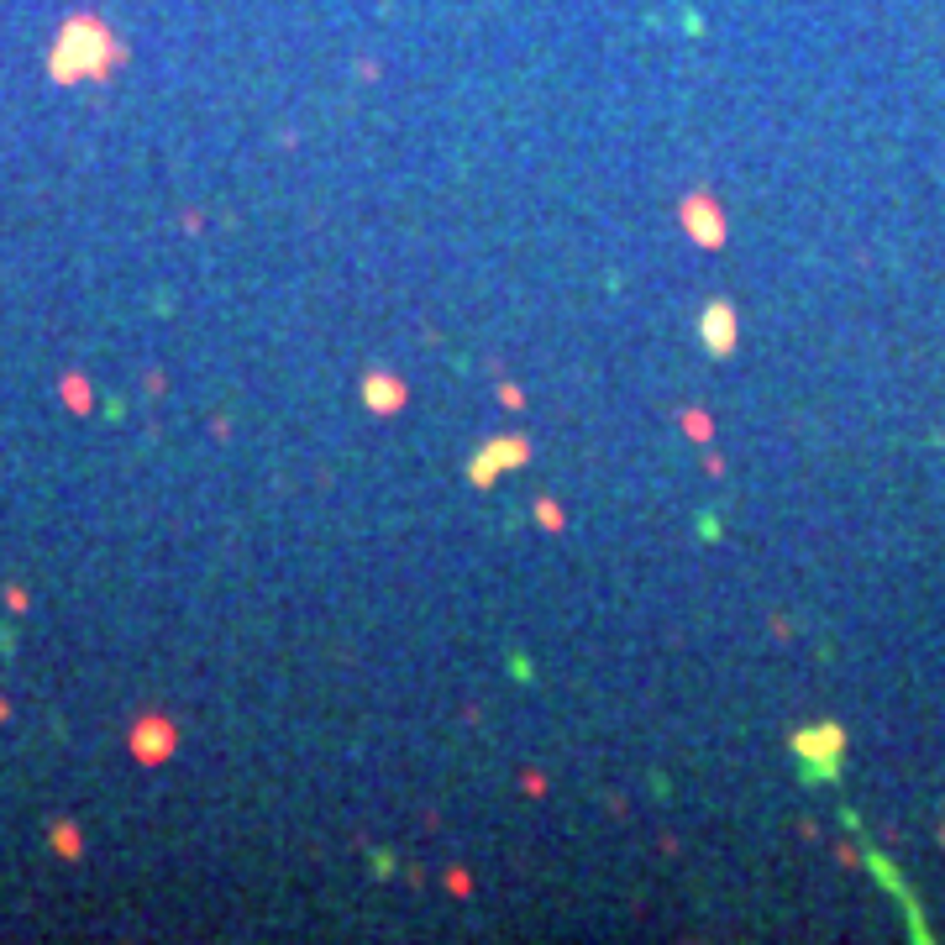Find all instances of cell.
Instances as JSON below:
<instances>
[{
  "instance_id": "cell-1",
  "label": "cell",
  "mask_w": 945,
  "mask_h": 945,
  "mask_svg": "<svg viewBox=\"0 0 945 945\" xmlns=\"http://www.w3.org/2000/svg\"><path fill=\"white\" fill-rule=\"evenodd\" d=\"M525 457H530V446H525L520 436H499V441H488L478 457H473L467 478H473V483H488L494 473H504V467H520Z\"/></svg>"
},
{
  "instance_id": "cell-4",
  "label": "cell",
  "mask_w": 945,
  "mask_h": 945,
  "mask_svg": "<svg viewBox=\"0 0 945 945\" xmlns=\"http://www.w3.org/2000/svg\"><path fill=\"white\" fill-rule=\"evenodd\" d=\"M362 394H368V404H373L378 415H394L399 404H404V383H399L394 373H368Z\"/></svg>"
},
{
  "instance_id": "cell-3",
  "label": "cell",
  "mask_w": 945,
  "mask_h": 945,
  "mask_svg": "<svg viewBox=\"0 0 945 945\" xmlns=\"http://www.w3.org/2000/svg\"><path fill=\"white\" fill-rule=\"evenodd\" d=\"M704 347L709 352H730L735 347V310L725 299H714L709 310H704Z\"/></svg>"
},
{
  "instance_id": "cell-2",
  "label": "cell",
  "mask_w": 945,
  "mask_h": 945,
  "mask_svg": "<svg viewBox=\"0 0 945 945\" xmlns=\"http://www.w3.org/2000/svg\"><path fill=\"white\" fill-rule=\"evenodd\" d=\"M683 221H688V231L704 242V247H719L725 242V221H719V205L714 200H704V194H693V200H683Z\"/></svg>"
}]
</instances>
